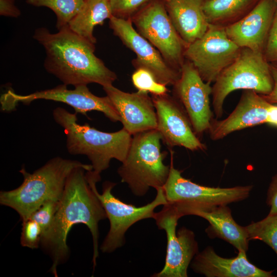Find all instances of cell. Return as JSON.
Returning a JSON list of instances; mask_svg holds the SVG:
<instances>
[{
    "instance_id": "obj_1",
    "label": "cell",
    "mask_w": 277,
    "mask_h": 277,
    "mask_svg": "<svg viewBox=\"0 0 277 277\" xmlns=\"http://www.w3.org/2000/svg\"><path fill=\"white\" fill-rule=\"evenodd\" d=\"M99 174L83 167L75 168L67 178L54 220L48 232L42 237L41 245L52 261L50 271L57 276V267L65 263L69 255L67 244L68 233L77 224L89 228L93 241V269L98 256V223L107 218L106 211L97 197L94 187L101 180Z\"/></svg>"
},
{
    "instance_id": "obj_2",
    "label": "cell",
    "mask_w": 277,
    "mask_h": 277,
    "mask_svg": "<svg viewBox=\"0 0 277 277\" xmlns=\"http://www.w3.org/2000/svg\"><path fill=\"white\" fill-rule=\"evenodd\" d=\"M52 33L40 27L34 31L33 38L45 50L46 71L67 86L112 85L117 75L95 55V44L73 32L68 25Z\"/></svg>"
},
{
    "instance_id": "obj_3",
    "label": "cell",
    "mask_w": 277,
    "mask_h": 277,
    "mask_svg": "<svg viewBox=\"0 0 277 277\" xmlns=\"http://www.w3.org/2000/svg\"><path fill=\"white\" fill-rule=\"evenodd\" d=\"M78 167L93 170L91 164L60 156L49 160L33 173L23 167L19 171L23 183L14 189L1 191L0 203L15 210L25 221L46 202L60 200L67 178Z\"/></svg>"
},
{
    "instance_id": "obj_4",
    "label": "cell",
    "mask_w": 277,
    "mask_h": 277,
    "mask_svg": "<svg viewBox=\"0 0 277 277\" xmlns=\"http://www.w3.org/2000/svg\"><path fill=\"white\" fill-rule=\"evenodd\" d=\"M55 122L64 130L66 148L72 155H86L93 170L99 174L109 167L112 159L123 162L130 146L132 135L124 128L106 132L78 123L77 113L57 107L53 111Z\"/></svg>"
},
{
    "instance_id": "obj_5",
    "label": "cell",
    "mask_w": 277,
    "mask_h": 277,
    "mask_svg": "<svg viewBox=\"0 0 277 277\" xmlns=\"http://www.w3.org/2000/svg\"><path fill=\"white\" fill-rule=\"evenodd\" d=\"M162 140L156 129L133 135L127 155L117 169L121 182L137 196L145 195L150 187L163 188L167 180L170 166L164 163L166 153L161 151Z\"/></svg>"
},
{
    "instance_id": "obj_6",
    "label": "cell",
    "mask_w": 277,
    "mask_h": 277,
    "mask_svg": "<svg viewBox=\"0 0 277 277\" xmlns=\"http://www.w3.org/2000/svg\"><path fill=\"white\" fill-rule=\"evenodd\" d=\"M273 87L270 64L263 53L241 48L236 59L220 74L212 87V105L215 118L222 116L224 101L231 92L250 90L266 95Z\"/></svg>"
},
{
    "instance_id": "obj_7",
    "label": "cell",
    "mask_w": 277,
    "mask_h": 277,
    "mask_svg": "<svg viewBox=\"0 0 277 277\" xmlns=\"http://www.w3.org/2000/svg\"><path fill=\"white\" fill-rule=\"evenodd\" d=\"M131 19L136 30L159 50L168 64L181 71L188 45L171 21L163 0H152Z\"/></svg>"
},
{
    "instance_id": "obj_8",
    "label": "cell",
    "mask_w": 277,
    "mask_h": 277,
    "mask_svg": "<svg viewBox=\"0 0 277 277\" xmlns=\"http://www.w3.org/2000/svg\"><path fill=\"white\" fill-rule=\"evenodd\" d=\"M115 183L106 181L103 184L102 193L95 192L100 199L110 222L109 231L101 247L104 253H111L122 247L125 243V234L135 223L146 219L153 218L154 209L167 203L163 188L157 189L155 199L141 207L123 202L112 194L111 191Z\"/></svg>"
},
{
    "instance_id": "obj_9",
    "label": "cell",
    "mask_w": 277,
    "mask_h": 277,
    "mask_svg": "<svg viewBox=\"0 0 277 277\" xmlns=\"http://www.w3.org/2000/svg\"><path fill=\"white\" fill-rule=\"evenodd\" d=\"M241 50L228 37L224 28L209 25L201 38L188 45L184 56L202 80L211 84L236 59Z\"/></svg>"
},
{
    "instance_id": "obj_10",
    "label": "cell",
    "mask_w": 277,
    "mask_h": 277,
    "mask_svg": "<svg viewBox=\"0 0 277 277\" xmlns=\"http://www.w3.org/2000/svg\"><path fill=\"white\" fill-rule=\"evenodd\" d=\"M182 216L172 203L167 202L153 219L157 227L165 231L167 240L165 263L154 277H187V269L199 252L194 232L182 227L176 231L177 221Z\"/></svg>"
},
{
    "instance_id": "obj_11",
    "label": "cell",
    "mask_w": 277,
    "mask_h": 277,
    "mask_svg": "<svg viewBox=\"0 0 277 277\" xmlns=\"http://www.w3.org/2000/svg\"><path fill=\"white\" fill-rule=\"evenodd\" d=\"M67 86L63 84L28 95L17 94L10 89L1 96L2 108L3 110H11L19 102L29 105L36 100H50L70 106L76 113L86 115L87 112L97 111L102 112L113 122H121L119 113L107 95L96 96L91 92L87 85H78L73 89H68Z\"/></svg>"
},
{
    "instance_id": "obj_12",
    "label": "cell",
    "mask_w": 277,
    "mask_h": 277,
    "mask_svg": "<svg viewBox=\"0 0 277 277\" xmlns=\"http://www.w3.org/2000/svg\"><path fill=\"white\" fill-rule=\"evenodd\" d=\"M109 25L113 34L135 54L132 62L135 69L147 70L159 83L166 86H173L179 79L181 71L168 64L159 50L133 27L131 19L113 16Z\"/></svg>"
},
{
    "instance_id": "obj_13",
    "label": "cell",
    "mask_w": 277,
    "mask_h": 277,
    "mask_svg": "<svg viewBox=\"0 0 277 277\" xmlns=\"http://www.w3.org/2000/svg\"><path fill=\"white\" fill-rule=\"evenodd\" d=\"M210 85L204 81L193 65L185 60L180 77L173 85V96L184 108L199 138L208 131L213 118L210 105Z\"/></svg>"
},
{
    "instance_id": "obj_14",
    "label": "cell",
    "mask_w": 277,
    "mask_h": 277,
    "mask_svg": "<svg viewBox=\"0 0 277 277\" xmlns=\"http://www.w3.org/2000/svg\"><path fill=\"white\" fill-rule=\"evenodd\" d=\"M157 115L156 129L169 147L180 146L192 151H205L207 146L196 135L184 108L168 93L152 95Z\"/></svg>"
},
{
    "instance_id": "obj_15",
    "label": "cell",
    "mask_w": 277,
    "mask_h": 277,
    "mask_svg": "<svg viewBox=\"0 0 277 277\" xmlns=\"http://www.w3.org/2000/svg\"><path fill=\"white\" fill-rule=\"evenodd\" d=\"M252 188V185L220 188L199 185L182 176L181 171L175 169L171 163L163 189L169 203L187 202L227 205L247 199Z\"/></svg>"
},
{
    "instance_id": "obj_16",
    "label": "cell",
    "mask_w": 277,
    "mask_h": 277,
    "mask_svg": "<svg viewBox=\"0 0 277 277\" xmlns=\"http://www.w3.org/2000/svg\"><path fill=\"white\" fill-rule=\"evenodd\" d=\"M170 203L174 205L182 216L194 215L206 219L210 224L206 229L210 238L224 240L238 251H247L249 240L247 228L236 223L227 205L187 202Z\"/></svg>"
},
{
    "instance_id": "obj_17",
    "label": "cell",
    "mask_w": 277,
    "mask_h": 277,
    "mask_svg": "<svg viewBox=\"0 0 277 277\" xmlns=\"http://www.w3.org/2000/svg\"><path fill=\"white\" fill-rule=\"evenodd\" d=\"M103 88L118 111L123 128L130 134L156 129V110L148 93L126 92L113 85Z\"/></svg>"
},
{
    "instance_id": "obj_18",
    "label": "cell",
    "mask_w": 277,
    "mask_h": 277,
    "mask_svg": "<svg viewBox=\"0 0 277 277\" xmlns=\"http://www.w3.org/2000/svg\"><path fill=\"white\" fill-rule=\"evenodd\" d=\"M276 10L275 0H260L243 18L226 27V33L240 48L263 53Z\"/></svg>"
},
{
    "instance_id": "obj_19",
    "label": "cell",
    "mask_w": 277,
    "mask_h": 277,
    "mask_svg": "<svg viewBox=\"0 0 277 277\" xmlns=\"http://www.w3.org/2000/svg\"><path fill=\"white\" fill-rule=\"evenodd\" d=\"M271 104L262 95L244 90L236 107L226 118L212 119L208 130L210 138L220 140L236 131L266 123Z\"/></svg>"
},
{
    "instance_id": "obj_20",
    "label": "cell",
    "mask_w": 277,
    "mask_h": 277,
    "mask_svg": "<svg viewBox=\"0 0 277 277\" xmlns=\"http://www.w3.org/2000/svg\"><path fill=\"white\" fill-rule=\"evenodd\" d=\"M190 267L194 272L207 277L274 276L273 271L262 270L251 264L246 252L238 251V255L234 258H223L210 246L195 255Z\"/></svg>"
},
{
    "instance_id": "obj_21",
    "label": "cell",
    "mask_w": 277,
    "mask_h": 277,
    "mask_svg": "<svg viewBox=\"0 0 277 277\" xmlns=\"http://www.w3.org/2000/svg\"><path fill=\"white\" fill-rule=\"evenodd\" d=\"M176 30L187 45L201 38L209 24L205 15L204 0H163Z\"/></svg>"
},
{
    "instance_id": "obj_22",
    "label": "cell",
    "mask_w": 277,
    "mask_h": 277,
    "mask_svg": "<svg viewBox=\"0 0 277 277\" xmlns=\"http://www.w3.org/2000/svg\"><path fill=\"white\" fill-rule=\"evenodd\" d=\"M260 0H206L203 11L209 25L225 28L243 18Z\"/></svg>"
},
{
    "instance_id": "obj_23",
    "label": "cell",
    "mask_w": 277,
    "mask_h": 277,
    "mask_svg": "<svg viewBox=\"0 0 277 277\" xmlns=\"http://www.w3.org/2000/svg\"><path fill=\"white\" fill-rule=\"evenodd\" d=\"M113 16L109 0H84L83 5L68 26L73 32L93 44L94 27Z\"/></svg>"
},
{
    "instance_id": "obj_24",
    "label": "cell",
    "mask_w": 277,
    "mask_h": 277,
    "mask_svg": "<svg viewBox=\"0 0 277 277\" xmlns=\"http://www.w3.org/2000/svg\"><path fill=\"white\" fill-rule=\"evenodd\" d=\"M84 0H27L26 3L35 7H46L56 16L58 30L68 25L82 8Z\"/></svg>"
},
{
    "instance_id": "obj_25",
    "label": "cell",
    "mask_w": 277,
    "mask_h": 277,
    "mask_svg": "<svg viewBox=\"0 0 277 277\" xmlns=\"http://www.w3.org/2000/svg\"><path fill=\"white\" fill-rule=\"evenodd\" d=\"M249 240H258L271 247L277 255V213L246 226Z\"/></svg>"
},
{
    "instance_id": "obj_26",
    "label": "cell",
    "mask_w": 277,
    "mask_h": 277,
    "mask_svg": "<svg viewBox=\"0 0 277 277\" xmlns=\"http://www.w3.org/2000/svg\"><path fill=\"white\" fill-rule=\"evenodd\" d=\"M134 86L139 91L152 95H163L168 93L167 86L159 83L153 75L146 69H136L131 76Z\"/></svg>"
},
{
    "instance_id": "obj_27",
    "label": "cell",
    "mask_w": 277,
    "mask_h": 277,
    "mask_svg": "<svg viewBox=\"0 0 277 277\" xmlns=\"http://www.w3.org/2000/svg\"><path fill=\"white\" fill-rule=\"evenodd\" d=\"M59 201L50 200L46 202L36 210L29 218L35 221L40 226L42 231V238L50 229Z\"/></svg>"
},
{
    "instance_id": "obj_28",
    "label": "cell",
    "mask_w": 277,
    "mask_h": 277,
    "mask_svg": "<svg viewBox=\"0 0 277 277\" xmlns=\"http://www.w3.org/2000/svg\"><path fill=\"white\" fill-rule=\"evenodd\" d=\"M113 16L131 19L152 0H109Z\"/></svg>"
},
{
    "instance_id": "obj_29",
    "label": "cell",
    "mask_w": 277,
    "mask_h": 277,
    "mask_svg": "<svg viewBox=\"0 0 277 277\" xmlns=\"http://www.w3.org/2000/svg\"><path fill=\"white\" fill-rule=\"evenodd\" d=\"M42 231L39 225L29 219L22 222L21 244L22 246L36 249L41 244Z\"/></svg>"
},
{
    "instance_id": "obj_30",
    "label": "cell",
    "mask_w": 277,
    "mask_h": 277,
    "mask_svg": "<svg viewBox=\"0 0 277 277\" xmlns=\"http://www.w3.org/2000/svg\"><path fill=\"white\" fill-rule=\"evenodd\" d=\"M263 54L269 64H277V10L268 34Z\"/></svg>"
},
{
    "instance_id": "obj_31",
    "label": "cell",
    "mask_w": 277,
    "mask_h": 277,
    "mask_svg": "<svg viewBox=\"0 0 277 277\" xmlns=\"http://www.w3.org/2000/svg\"><path fill=\"white\" fill-rule=\"evenodd\" d=\"M266 202L270 207L268 215L277 213V173L272 176L267 191Z\"/></svg>"
},
{
    "instance_id": "obj_32",
    "label": "cell",
    "mask_w": 277,
    "mask_h": 277,
    "mask_svg": "<svg viewBox=\"0 0 277 277\" xmlns=\"http://www.w3.org/2000/svg\"><path fill=\"white\" fill-rule=\"evenodd\" d=\"M0 14L2 16L17 17L21 14L19 9L12 0H0Z\"/></svg>"
},
{
    "instance_id": "obj_33",
    "label": "cell",
    "mask_w": 277,
    "mask_h": 277,
    "mask_svg": "<svg viewBox=\"0 0 277 277\" xmlns=\"http://www.w3.org/2000/svg\"><path fill=\"white\" fill-rule=\"evenodd\" d=\"M270 68L273 80V87L268 95L262 96L271 104H277V64H270Z\"/></svg>"
},
{
    "instance_id": "obj_34",
    "label": "cell",
    "mask_w": 277,
    "mask_h": 277,
    "mask_svg": "<svg viewBox=\"0 0 277 277\" xmlns=\"http://www.w3.org/2000/svg\"><path fill=\"white\" fill-rule=\"evenodd\" d=\"M266 123L277 127V105L274 104L269 107Z\"/></svg>"
},
{
    "instance_id": "obj_35",
    "label": "cell",
    "mask_w": 277,
    "mask_h": 277,
    "mask_svg": "<svg viewBox=\"0 0 277 277\" xmlns=\"http://www.w3.org/2000/svg\"><path fill=\"white\" fill-rule=\"evenodd\" d=\"M275 2H276V3H277V0H275Z\"/></svg>"
},
{
    "instance_id": "obj_36",
    "label": "cell",
    "mask_w": 277,
    "mask_h": 277,
    "mask_svg": "<svg viewBox=\"0 0 277 277\" xmlns=\"http://www.w3.org/2000/svg\"><path fill=\"white\" fill-rule=\"evenodd\" d=\"M12 1H15V0H12Z\"/></svg>"
},
{
    "instance_id": "obj_37",
    "label": "cell",
    "mask_w": 277,
    "mask_h": 277,
    "mask_svg": "<svg viewBox=\"0 0 277 277\" xmlns=\"http://www.w3.org/2000/svg\"><path fill=\"white\" fill-rule=\"evenodd\" d=\"M204 1H206V0H204Z\"/></svg>"
}]
</instances>
